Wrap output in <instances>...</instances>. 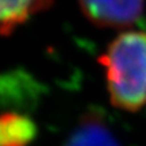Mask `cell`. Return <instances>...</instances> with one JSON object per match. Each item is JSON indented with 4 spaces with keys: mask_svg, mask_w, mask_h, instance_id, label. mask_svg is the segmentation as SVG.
Segmentation results:
<instances>
[{
    "mask_svg": "<svg viewBox=\"0 0 146 146\" xmlns=\"http://www.w3.org/2000/svg\"><path fill=\"white\" fill-rule=\"evenodd\" d=\"M100 62L107 69L111 103L126 111L146 106V33L127 31L110 43Z\"/></svg>",
    "mask_w": 146,
    "mask_h": 146,
    "instance_id": "1",
    "label": "cell"
},
{
    "mask_svg": "<svg viewBox=\"0 0 146 146\" xmlns=\"http://www.w3.org/2000/svg\"><path fill=\"white\" fill-rule=\"evenodd\" d=\"M85 18L103 29L134 25L143 10V0H78Z\"/></svg>",
    "mask_w": 146,
    "mask_h": 146,
    "instance_id": "2",
    "label": "cell"
},
{
    "mask_svg": "<svg viewBox=\"0 0 146 146\" xmlns=\"http://www.w3.org/2000/svg\"><path fill=\"white\" fill-rule=\"evenodd\" d=\"M52 4L53 0H0V34L10 35L30 16Z\"/></svg>",
    "mask_w": 146,
    "mask_h": 146,
    "instance_id": "3",
    "label": "cell"
},
{
    "mask_svg": "<svg viewBox=\"0 0 146 146\" xmlns=\"http://www.w3.org/2000/svg\"><path fill=\"white\" fill-rule=\"evenodd\" d=\"M64 146H120V143L103 120L88 116L76 127Z\"/></svg>",
    "mask_w": 146,
    "mask_h": 146,
    "instance_id": "4",
    "label": "cell"
},
{
    "mask_svg": "<svg viewBox=\"0 0 146 146\" xmlns=\"http://www.w3.org/2000/svg\"><path fill=\"white\" fill-rule=\"evenodd\" d=\"M36 127L27 116L19 114L0 115V146H27Z\"/></svg>",
    "mask_w": 146,
    "mask_h": 146,
    "instance_id": "5",
    "label": "cell"
}]
</instances>
